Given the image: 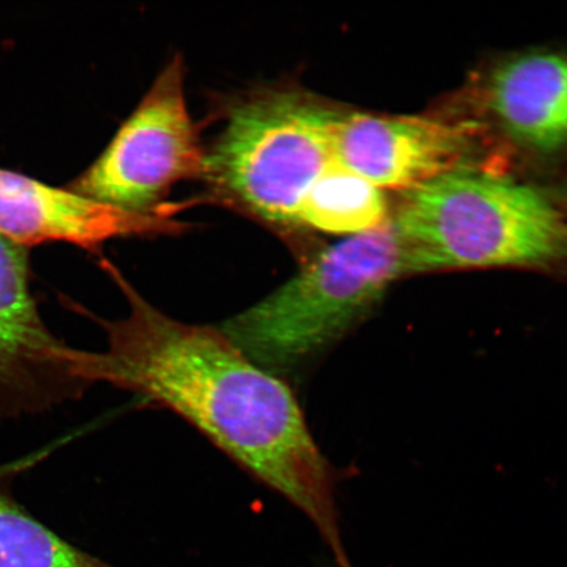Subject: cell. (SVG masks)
<instances>
[{"instance_id":"6da1fadb","label":"cell","mask_w":567,"mask_h":567,"mask_svg":"<svg viewBox=\"0 0 567 567\" xmlns=\"http://www.w3.org/2000/svg\"><path fill=\"white\" fill-rule=\"evenodd\" d=\"M102 267L130 310L109 321L68 300L104 330L103 352L78 350L75 375L173 411L308 517L336 558L353 567L339 529L336 474L288 381L261 368L219 328L177 321L147 302L115 266Z\"/></svg>"},{"instance_id":"7a4b0ae2","label":"cell","mask_w":567,"mask_h":567,"mask_svg":"<svg viewBox=\"0 0 567 567\" xmlns=\"http://www.w3.org/2000/svg\"><path fill=\"white\" fill-rule=\"evenodd\" d=\"M409 272L538 268L567 258V218L542 190L460 168L408 193L393 219Z\"/></svg>"},{"instance_id":"3957f363","label":"cell","mask_w":567,"mask_h":567,"mask_svg":"<svg viewBox=\"0 0 567 567\" xmlns=\"http://www.w3.org/2000/svg\"><path fill=\"white\" fill-rule=\"evenodd\" d=\"M409 275L392 219L324 248L219 329L255 363L288 381L363 323L390 286Z\"/></svg>"},{"instance_id":"277c9868","label":"cell","mask_w":567,"mask_h":567,"mask_svg":"<svg viewBox=\"0 0 567 567\" xmlns=\"http://www.w3.org/2000/svg\"><path fill=\"white\" fill-rule=\"evenodd\" d=\"M339 115L302 89L260 91L233 106L203 176L265 221L299 225L305 196L334 161Z\"/></svg>"},{"instance_id":"5b68a950","label":"cell","mask_w":567,"mask_h":567,"mask_svg":"<svg viewBox=\"0 0 567 567\" xmlns=\"http://www.w3.org/2000/svg\"><path fill=\"white\" fill-rule=\"evenodd\" d=\"M205 152L190 120L179 55L161 71L136 111L69 189L140 215L176 183L204 175Z\"/></svg>"},{"instance_id":"8992f818","label":"cell","mask_w":567,"mask_h":567,"mask_svg":"<svg viewBox=\"0 0 567 567\" xmlns=\"http://www.w3.org/2000/svg\"><path fill=\"white\" fill-rule=\"evenodd\" d=\"M73 347L42 319L28 250L0 237V421L49 413L82 399Z\"/></svg>"},{"instance_id":"52a82bcc","label":"cell","mask_w":567,"mask_h":567,"mask_svg":"<svg viewBox=\"0 0 567 567\" xmlns=\"http://www.w3.org/2000/svg\"><path fill=\"white\" fill-rule=\"evenodd\" d=\"M477 125L409 116L342 113L332 133V157L379 188L424 186L465 168Z\"/></svg>"},{"instance_id":"ba28073f","label":"cell","mask_w":567,"mask_h":567,"mask_svg":"<svg viewBox=\"0 0 567 567\" xmlns=\"http://www.w3.org/2000/svg\"><path fill=\"white\" fill-rule=\"evenodd\" d=\"M179 229L172 219L111 207L0 168V237L25 250L62 243L97 254L113 238Z\"/></svg>"},{"instance_id":"9c48e42d","label":"cell","mask_w":567,"mask_h":567,"mask_svg":"<svg viewBox=\"0 0 567 567\" xmlns=\"http://www.w3.org/2000/svg\"><path fill=\"white\" fill-rule=\"evenodd\" d=\"M482 101L515 145L549 155L567 147V54L517 53L488 71Z\"/></svg>"},{"instance_id":"30bf717a","label":"cell","mask_w":567,"mask_h":567,"mask_svg":"<svg viewBox=\"0 0 567 567\" xmlns=\"http://www.w3.org/2000/svg\"><path fill=\"white\" fill-rule=\"evenodd\" d=\"M388 213L381 188L332 161L305 196L299 225L352 237L381 228L389 221Z\"/></svg>"},{"instance_id":"8fae6325","label":"cell","mask_w":567,"mask_h":567,"mask_svg":"<svg viewBox=\"0 0 567 567\" xmlns=\"http://www.w3.org/2000/svg\"><path fill=\"white\" fill-rule=\"evenodd\" d=\"M27 464L0 466V567H116L70 544L20 505L12 486Z\"/></svg>"}]
</instances>
